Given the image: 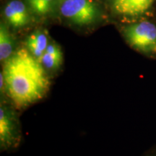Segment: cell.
Here are the masks:
<instances>
[{"instance_id": "6da1fadb", "label": "cell", "mask_w": 156, "mask_h": 156, "mask_svg": "<svg viewBox=\"0 0 156 156\" xmlns=\"http://www.w3.org/2000/svg\"><path fill=\"white\" fill-rule=\"evenodd\" d=\"M5 90L18 108H25L45 96L50 82L40 60L27 48H20L6 60L2 71Z\"/></svg>"}, {"instance_id": "5b68a950", "label": "cell", "mask_w": 156, "mask_h": 156, "mask_svg": "<svg viewBox=\"0 0 156 156\" xmlns=\"http://www.w3.org/2000/svg\"><path fill=\"white\" fill-rule=\"evenodd\" d=\"M4 14L7 23L14 28H23L28 24L29 14L26 7L20 0H12L5 7Z\"/></svg>"}, {"instance_id": "ba28073f", "label": "cell", "mask_w": 156, "mask_h": 156, "mask_svg": "<svg viewBox=\"0 0 156 156\" xmlns=\"http://www.w3.org/2000/svg\"><path fill=\"white\" fill-rule=\"evenodd\" d=\"M25 45L30 54L38 59H40L48 45L47 36L44 31H35L27 38Z\"/></svg>"}, {"instance_id": "52a82bcc", "label": "cell", "mask_w": 156, "mask_h": 156, "mask_svg": "<svg viewBox=\"0 0 156 156\" xmlns=\"http://www.w3.org/2000/svg\"><path fill=\"white\" fill-rule=\"evenodd\" d=\"M39 60L46 69L56 70L58 69L63 61V54L61 48L54 43L48 44L46 51Z\"/></svg>"}, {"instance_id": "277c9868", "label": "cell", "mask_w": 156, "mask_h": 156, "mask_svg": "<svg viewBox=\"0 0 156 156\" xmlns=\"http://www.w3.org/2000/svg\"><path fill=\"white\" fill-rule=\"evenodd\" d=\"M20 130L17 115L11 107L1 103L0 106V145L8 149L18 145Z\"/></svg>"}, {"instance_id": "3957f363", "label": "cell", "mask_w": 156, "mask_h": 156, "mask_svg": "<svg viewBox=\"0 0 156 156\" xmlns=\"http://www.w3.org/2000/svg\"><path fill=\"white\" fill-rule=\"evenodd\" d=\"M124 34L132 47L145 53L156 51V26L148 21L135 23L126 27Z\"/></svg>"}, {"instance_id": "8992f818", "label": "cell", "mask_w": 156, "mask_h": 156, "mask_svg": "<svg viewBox=\"0 0 156 156\" xmlns=\"http://www.w3.org/2000/svg\"><path fill=\"white\" fill-rule=\"evenodd\" d=\"M154 0H114L116 12L123 15L136 16L143 14L151 7Z\"/></svg>"}, {"instance_id": "9c48e42d", "label": "cell", "mask_w": 156, "mask_h": 156, "mask_svg": "<svg viewBox=\"0 0 156 156\" xmlns=\"http://www.w3.org/2000/svg\"><path fill=\"white\" fill-rule=\"evenodd\" d=\"M14 39L2 23L0 25V60L5 62L14 54Z\"/></svg>"}, {"instance_id": "7a4b0ae2", "label": "cell", "mask_w": 156, "mask_h": 156, "mask_svg": "<svg viewBox=\"0 0 156 156\" xmlns=\"http://www.w3.org/2000/svg\"><path fill=\"white\" fill-rule=\"evenodd\" d=\"M59 9L62 16L80 26L92 24L98 15L96 5L91 0H62Z\"/></svg>"}, {"instance_id": "30bf717a", "label": "cell", "mask_w": 156, "mask_h": 156, "mask_svg": "<svg viewBox=\"0 0 156 156\" xmlns=\"http://www.w3.org/2000/svg\"><path fill=\"white\" fill-rule=\"evenodd\" d=\"M35 14L46 15L53 11L58 0H27Z\"/></svg>"}]
</instances>
